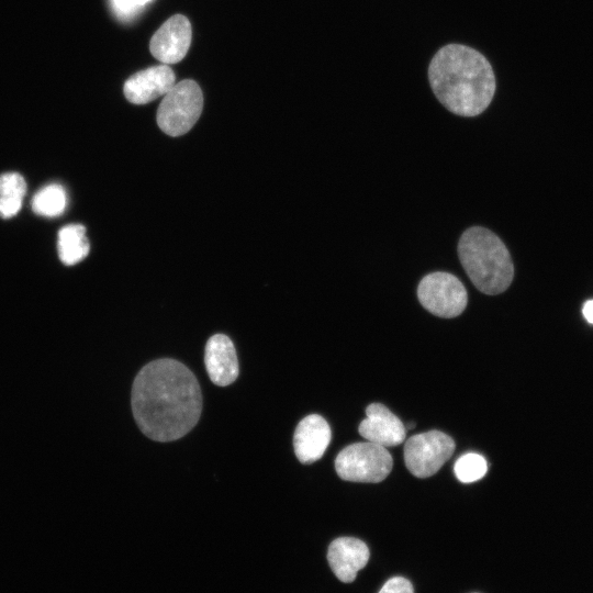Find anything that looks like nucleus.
<instances>
[{
	"instance_id": "obj_14",
	"label": "nucleus",
	"mask_w": 593,
	"mask_h": 593,
	"mask_svg": "<svg viewBox=\"0 0 593 593\" xmlns=\"http://www.w3.org/2000/svg\"><path fill=\"white\" fill-rule=\"evenodd\" d=\"M58 255L65 265H75L85 259L90 250L86 228L81 224H69L58 232Z\"/></svg>"
},
{
	"instance_id": "obj_6",
	"label": "nucleus",
	"mask_w": 593,
	"mask_h": 593,
	"mask_svg": "<svg viewBox=\"0 0 593 593\" xmlns=\"http://www.w3.org/2000/svg\"><path fill=\"white\" fill-rule=\"evenodd\" d=\"M417 298L424 309L445 318L460 315L468 303L463 283L452 273L445 271L423 277L417 286Z\"/></svg>"
},
{
	"instance_id": "obj_11",
	"label": "nucleus",
	"mask_w": 593,
	"mask_h": 593,
	"mask_svg": "<svg viewBox=\"0 0 593 593\" xmlns=\"http://www.w3.org/2000/svg\"><path fill=\"white\" fill-rule=\"evenodd\" d=\"M370 557L367 545L354 537H339L333 540L327 550V560L336 578L353 582L358 571L368 563Z\"/></svg>"
},
{
	"instance_id": "obj_13",
	"label": "nucleus",
	"mask_w": 593,
	"mask_h": 593,
	"mask_svg": "<svg viewBox=\"0 0 593 593\" xmlns=\"http://www.w3.org/2000/svg\"><path fill=\"white\" fill-rule=\"evenodd\" d=\"M204 363L211 381L220 387L238 377V361L232 340L224 334L211 336L205 345Z\"/></svg>"
},
{
	"instance_id": "obj_16",
	"label": "nucleus",
	"mask_w": 593,
	"mask_h": 593,
	"mask_svg": "<svg viewBox=\"0 0 593 593\" xmlns=\"http://www.w3.org/2000/svg\"><path fill=\"white\" fill-rule=\"evenodd\" d=\"M67 194L63 186L51 183L38 190L32 199V210L41 216L56 217L64 213Z\"/></svg>"
},
{
	"instance_id": "obj_17",
	"label": "nucleus",
	"mask_w": 593,
	"mask_h": 593,
	"mask_svg": "<svg viewBox=\"0 0 593 593\" xmlns=\"http://www.w3.org/2000/svg\"><path fill=\"white\" fill-rule=\"evenodd\" d=\"M454 470L459 481L471 483L484 477L488 465L481 455L470 452L461 456L456 461Z\"/></svg>"
},
{
	"instance_id": "obj_10",
	"label": "nucleus",
	"mask_w": 593,
	"mask_h": 593,
	"mask_svg": "<svg viewBox=\"0 0 593 593\" xmlns=\"http://www.w3.org/2000/svg\"><path fill=\"white\" fill-rule=\"evenodd\" d=\"M367 417L359 424V434L367 441L382 447H393L402 444L406 436V429L401 419L387 406L372 403L366 409Z\"/></svg>"
},
{
	"instance_id": "obj_3",
	"label": "nucleus",
	"mask_w": 593,
	"mask_h": 593,
	"mask_svg": "<svg viewBox=\"0 0 593 593\" xmlns=\"http://www.w3.org/2000/svg\"><path fill=\"white\" fill-rule=\"evenodd\" d=\"M458 256L471 282L484 294L496 295L511 286L514 266L510 251L492 231L467 228L458 242Z\"/></svg>"
},
{
	"instance_id": "obj_20",
	"label": "nucleus",
	"mask_w": 593,
	"mask_h": 593,
	"mask_svg": "<svg viewBox=\"0 0 593 593\" xmlns=\"http://www.w3.org/2000/svg\"><path fill=\"white\" fill-rule=\"evenodd\" d=\"M582 313L585 317V320L593 324V300L586 301L583 305Z\"/></svg>"
},
{
	"instance_id": "obj_2",
	"label": "nucleus",
	"mask_w": 593,
	"mask_h": 593,
	"mask_svg": "<svg viewBox=\"0 0 593 593\" xmlns=\"http://www.w3.org/2000/svg\"><path fill=\"white\" fill-rule=\"evenodd\" d=\"M427 75L437 100L460 116L481 114L495 93L492 65L482 53L468 45L440 47L430 59Z\"/></svg>"
},
{
	"instance_id": "obj_7",
	"label": "nucleus",
	"mask_w": 593,
	"mask_h": 593,
	"mask_svg": "<svg viewBox=\"0 0 593 593\" xmlns=\"http://www.w3.org/2000/svg\"><path fill=\"white\" fill-rule=\"evenodd\" d=\"M455 451V441L447 434L429 430L409 438L404 445V461L417 478L435 474Z\"/></svg>"
},
{
	"instance_id": "obj_4",
	"label": "nucleus",
	"mask_w": 593,
	"mask_h": 593,
	"mask_svg": "<svg viewBox=\"0 0 593 593\" xmlns=\"http://www.w3.org/2000/svg\"><path fill=\"white\" fill-rule=\"evenodd\" d=\"M202 108L199 85L191 79L181 80L164 96L157 110V124L169 136L183 135L197 123Z\"/></svg>"
},
{
	"instance_id": "obj_15",
	"label": "nucleus",
	"mask_w": 593,
	"mask_h": 593,
	"mask_svg": "<svg viewBox=\"0 0 593 593\" xmlns=\"http://www.w3.org/2000/svg\"><path fill=\"white\" fill-rule=\"evenodd\" d=\"M26 192V182L18 172L0 175V216L10 219L18 214Z\"/></svg>"
},
{
	"instance_id": "obj_12",
	"label": "nucleus",
	"mask_w": 593,
	"mask_h": 593,
	"mask_svg": "<svg viewBox=\"0 0 593 593\" xmlns=\"http://www.w3.org/2000/svg\"><path fill=\"white\" fill-rule=\"evenodd\" d=\"M331 427L317 414H311L301 419L293 436V447L296 458L302 463H312L325 452L331 441Z\"/></svg>"
},
{
	"instance_id": "obj_21",
	"label": "nucleus",
	"mask_w": 593,
	"mask_h": 593,
	"mask_svg": "<svg viewBox=\"0 0 593 593\" xmlns=\"http://www.w3.org/2000/svg\"><path fill=\"white\" fill-rule=\"evenodd\" d=\"M414 426H415L414 423H410V424L407 425V428H413Z\"/></svg>"
},
{
	"instance_id": "obj_1",
	"label": "nucleus",
	"mask_w": 593,
	"mask_h": 593,
	"mask_svg": "<svg viewBox=\"0 0 593 593\" xmlns=\"http://www.w3.org/2000/svg\"><path fill=\"white\" fill-rule=\"evenodd\" d=\"M132 411L144 435L156 441H172L188 434L202 411V394L194 374L170 358L154 360L136 374Z\"/></svg>"
},
{
	"instance_id": "obj_19",
	"label": "nucleus",
	"mask_w": 593,
	"mask_h": 593,
	"mask_svg": "<svg viewBox=\"0 0 593 593\" xmlns=\"http://www.w3.org/2000/svg\"><path fill=\"white\" fill-rule=\"evenodd\" d=\"M378 593H414L412 583L403 577L389 579Z\"/></svg>"
},
{
	"instance_id": "obj_5",
	"label": "nucleus",
	"mask_w": 593,
	"mask_h": 593,
	"mask_svg": "<svg viewBox=\"0 0 593 593\" xmlns=\"http://www.w3.org/2000/svg\"><path fill=\"white\" fill-rule=\"evenodd\" d=\"M392 466L387 448L370 441L345 447L335 460L339 478L353 482H380L391 472Z\"/></svg>"
},
{
	"instance_id": "obj_8",
	"label": "nucleus",
	"mask_w": 593,
	"mask_h": 593,
	"mask_svg": "<svg viewBox=\"0 0 593 593\" xmlns=\"http://www.w3.org/2000/svg\"><path fill=\"white\" fill-rule=\"evenodd\" d=\"M189 20L181 14L169 18L152 36L149 49L163 64H176L184 58L191 44Z\"/></svg>"
},
{
	"instance_id": "obj_18",
	"label": "nucleus",
	"mask_w": 593,
	"mask_h": 593,
	"mask_svg": "<svg viewBox=\"0 0 593 593\" xmlns=\"http://www.w3.org/2000/svg\"><path fill=\"white\" fill-rule=\"evenodd\" d=\"M152 0H110L115 15L122 20L135 16Z\"/></svg>"
},
{
	"instance_id": "obj_9",
	"label": "nucleus",
	"mask_w": 593,
	"mask_h": 593,
	"mask_svg": "<svg viewBox=\"0 0 593 593\" xmlns=\"http://www.w3.org/2000/svg\"><path fill=\"white\" fill-rule=\"evenodd\" d=\"M176 85L174 70L166 64L153 66L132 75L124 83L126 99L134 104H146L165 96Z\"/></svg>"
}]
</instances>
